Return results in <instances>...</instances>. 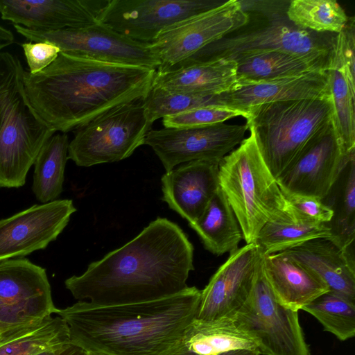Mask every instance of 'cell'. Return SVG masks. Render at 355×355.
I'll use <instances>...</instances> for the list:
<instances>
[{"label":"cell","mask_w":355,"mask_h":355,"mask_svg":"<svg viewBox=\"0 0 355 355\" xmlns=\"http://www.w3.org/2000/svg\"><path fill=\"white\" fill-rule=\"evenodd\" d=\"M194 270L193 246L166 218L150 222L124 245L91 263L64 285L74 298L108 305L138 303L177 294Z\"/></svg>","instance_id":"obj_1"},{"label":"cell","mask_w":355,"mask_h":355,"mask_svg":"<svg viewBox=\"0 0 355 355\" xmlns=\"http://www.w3.org/2000/svg\"><path fill=\"white\" fill-rule=\"evenodd\" d=\"M155 73L60 52L37 73L24 69V83L39 116L55 132L66 133L118 105L143 99Z\"/></svg>","instance_id":"obj_2"},{"label":"cell","mask_w":355,"mask_h":355,"mask_svg":"<svg viewBox=\"0 0 355 355\" xmlns=\"http://www.w3.org/2000/svg\"><path fill=\"white\" fill-rule=\"evenodd\" d=\"M201 290L188 286L155 300L101 305L78 301L54 313L67 324L70 343L98 355H162L196 318Z\"/></svg>","instance_id":"obj_3"},{"label":"cell","mask_w":355,"mask_h":355,"mask_svg":"<svg viewBox=\"0 0 355 355\" xmlns=\"http://www.w3.org/2000/svg\"><path fill=\"white\" fill-rule=\"evenodd\" d=\"M218 164L219 187L239 224L246 244L257 243L269 222L300 221L267 166L252 130Z\"/></svg>","instance_id":"obj_4"},{"label":"cell","mask_w":355,"mask_h":355,"mask_svg":"<svg viewBox=\"0 0 355 355\" xmlns=\"http://www.w3.org/2000/svg\"><path fill=\"white\" fill-rule=\"evenodd\" d=\"M24 71L17 56L0 51V187L24 186L40 150L55 132L32 106Z\"/></svg>","instance_id":"obj_5"},{"label":"cell","mask_w":355,"mask_h":355,"mask_svg":"<svg viewBox=\"0 0 355 355\" xmlns=\"http://www.w3.org/2000/svg\"><path fill=\"white\" fill-rule=\"evenodd\" d=\"M245 112V124L275 178L333 127L331 97L266 103Z\"/></svg>","instance_id":"obj_6"},{"label":"cell","mask_w":355,"mask_h":355,"mask_svg":"<svg viewBox=\"0 0 355 355\" xmlns=\"http://www.w3.org/2000/svg\"><path fill=\"white\" fill-rule=\"evenodd\" d=\"M141 100L118 105L76 129L69 143L68 159L89 167L132 155L145 144L153 125Z\"/></svg>","instance_id":"obj_7"},{"label":"cell","mask_w":355,"mask_h":355,"mask_svg":"<svg viewBox=\"0 0 355 355\" xmlns=\"http://www.w3.org/2000/svg\"><path fill=\"white\" fill-rule=\"evenodd\" d=\"M262 258L250 297L232 317L260 355H311L298 311L276 300L263 272Z\"/></svg>","instance_id":"obj_8"},{"label":"cell","mask_w":355,"mask_h":355,"mask_svg":"<svg viewBox=\"0 0 355 355\" xmlns=\"http://www.w3.org/2000/svg\"><path fill=\"white\" fill-rule=\"evenodd\" d=\"M55 309L44 268L26 259L0 261L1 335L31 329Z\"/></svg>","instance_id":"obj_9"},{"label":"cell","mask_w":355,"mask_h":355,"mask_svg":"<svg viewBox=\"0 0 355 355\" xmlns=\"http://www.w3.org/2000/svg\"><path fill=\"white\" fill-rule=\"evenodd\" d=\"M16 31L31 42H46L60 52L104 62L157 70L160 61L150 46L129 38L98 22L80 28L34 31L13 25Z\"/></svg>","instance_id":"obj_10"},{"label":"cell","mask_w":355,"mask_h":355,"mask_svg":"<svg viewBox=\"0 0 355 355\" xmlns=\"http://www.w3.org/2000/svg\"><path fill=\"white\" fill-rule=\"evenodd\" d=\"M275 51L301 58L327 71L330 43L318 39L309 31L281 22H273L258 29L225 37L204 47L173 67L179 68L193 63L233 56L245 51Z\"/></svg>","instance_id":"obj_11"},{"label":"cell","mask_w":355,"mask_h":355,"mask_svg":"<svg viewBox=\"0 0 355 355\" xmlns=\"http://www.w3.org/2000/svg\"><path fill=\"white\" fill-rule=\"evenodd\" d=\"M248 19L241 2L230 0L168 27L150 43L161 63L156 71L174 67L244 26Z\"/></svg>","instance_id":"obj_12"},{"label":"cell","mask_w":355,"mask_h":355,"mask_svg":"<svg viewBox=\"0 0 355 355\" xmlns=\"http://www.w3.org/2000/svg\"><path fill=\"white\" fill-rule=\"evenodd\" d=\"M245 125L225 123L191 128L150 130L145 144L154 150L166 172L191 161L220 163L245 139Z\"/></svg>","instance_id":"obj_13"},{"label":"cell","mask_w":355,"mask_h":355,"mask_svg":"<svg viewBox=\"0 0 355 355\" xmlns=\"http://www.w3.org/2000/svg\"><path fill=\"white\" fill-rule=\"evenodd\" d=\"M219 3L209 0H109L100 22L134 40L150 44L168 27Z\"/></svg>","instance_id":"obj_14"},{"label":"cell","mask_w":355,"mask_h":355,"mask_svg":"<svg viewBox=\"0 0 355 355\" xmlns=\"http://www.w3.org/2000/svg\"><path fill=\"white\" fill-rule=\"evenodd\" d=\"M262 255L257 243L231 252L201 290L196 319L211 320L232 316L251 294Z\"/></svg>","instance_id":"obj_15"},{"label":"cell","mask_w":355,"mask_h":355,"mask_svg":"<svg viewBox=\"0 0 355 355\" xmlns=\"http://www.w3.org/2000/svg\"><path fill=\"white\" fill-rule=\"evenodd\" d=\"M76 211L71 200H55L0 220V261L44 249L57 239Z\"/></svg>","instance_id":"obj_16"},{"label":"cell","mask_w":355,"mask_h":355,"mask_svg":"<svg viewBox=\"0 0 355 355\" xmlns=\"http://www.w3.org/2000/svg\"><path fill=\"white\" fill-rule=\"evenodd\" d=\"M354 158L355 153H344L332 127L276 180L285 194L309 196L323 200Z\"/></svg>","instance_id":"obj_17"},{"label":"cell","mask_w":355,"mask_h":355,"mask_svg":"<svg viewBox=\"0 0 355 355\" xmlns=\"http://www.w3.org/2000/svg\"><path fill=\"white\" fill-rule=\"evenodd\" d=\"M109 0H0L1 19L34 31L80 28L100 22Z\"/></svg>","instance_id":"obj_18"},{"label":"cell","mask_w":355,"mask_h":355,"mask_svg":"<svg viewBox=\"0 0 355 355\" xmlns=\"http://www.w3.org/2000/svg\"><path fill=\"white\" fill-rule=\"evenodd\" d=\"M355 37L344 31L330 42L327 68L333 128L345 153H355Z\"/></svg>","instance_id":"obj_19"},{"label":"cell","mask_w":355,"mask_h":355,"mask_svg":"<svg viewBox=\"0 0 355 355\" xmlns=\"http://www.w3.org/2000/svg\"><path fill=\"white\" fill-rule=\"evenodd\" d=\"M329 97L327 71L265 81L236 83L230 90L217 96L220 105L245 113L250 107L266 103Z\"/></svg>","instance_id":"obj_20"},{"label":"cell","mask_w":355,"mask_h":355,"mask_svg":"<svg viewBox=\"0 0 355 355\" xmlns=\"http://www.w3.org/2000/svg\"><path fill=\"white\" fill-rule=\"evenodd\" d=\"M218 164L210 161H191L162 175V200L189 224L202 215L218 189Z\"/></svg>","instance_id":"obj_21"},{"label":"cell","mask_w":355,"mask_h":355,"mask_svg":"<svg viewBox=\"0 0 355 355\" xmlns=\"http://www.w3.org/2000/svg\"><path fill=\"white\" fill-rule=\"evenodd\" d=\"M316 275L329 291L355 302L354 254L329 239H315L280 252Z\"/></svg>","instance_id":"obj_22"},{"label":"cell","mask_w":355,"mask_h":355,"mask_svg":"<svg viewBox=\"0 0 355 355\" xmlns=\"http://www.w3.org/2000/svg\"><path fill=\"white\" fill-rule=\"evenodd\" d=\"M262 270L276 300L293 311L302 310L329 291L327 286L312 272L282 252L263 253Z\"/></svg>","instance_id":"obj_23"},{"label":"cell","mask_w":355,"mask_h":355,"mask_svg":"<svg viewBox=\"0 0 355 355\" xmlns=\"http://www.w3.org/2000/svg\"><path fill=\"white\" fill-rule=\"evenodd\" d=\"M236 83L235 61L218 58L156 71L152 86L171 93L219 95L230 90Z\"/></svg>","instance_id":"obj_24"},{"label":"cell","mask_w":355,"mask_h":355,"mask_svg":"<svg viewBox=\"0 0 355 355\" xmlns=\"http://www.w3.org/2000/svg\"><path fill=\"white\" fill-rule=\"evenodd\" d=\"M178 344L196 355H221L237 350H256L254 342L235 323L233 318L211 320L195 319Z\"/></svg>","instance_id":"obj_25"},{"label":"cell","mask_w":355,"mask_h":355,"mask_svg":"<svg viewBox=\"0 0 355 355\" xmlns=\"http://www.w3.org/2000/svg\"><path fill=\"white\" fill-rule=\"evenodd\" d=\"M189 225L205 248L216 255L234 252L243 239L239 224L220 187L202 215Z\"/></svg>","instance_id":"obj_26"},{"label":"cell","mask_w":355,"mask_h":355,"mask_svg":"<svg viewBox=\"0 0 355 355\" xmlns=\"http://www.w3.org/2000/svg\"><path fill=\"white\" fill-rule=\"evenodd\" d=\"M236 64V83L265 81L326 71L295 55L275 51H250L233 56Z\"/></svg>","instance_id":"obj_27"},{"label":"cell","mask_w":355,"mask_h":355,"mask_svg":"<svg viewBox=\"0 0 355 355\" xmlns=\"http://www.w3.org/2000/svg\"><path fill=\"white\" fill-rule=\"evenodd\" d=\"M69 143L66 133L53 135L35 160L32 190L42 204L55 200L63 190Z\"/></svg>","instance_id":"obj_28"},{"label":"cell","mask_w":355,"mask_h":355,"mask_svg":"<svg viewBox=\"0 0 355 355\" xmlns=\"http://www.w3.org/2000/svg\"><path fill=\"white\" fill-rule=\"evenodd\" d=\"M70 343L69 329L60 316L12 336H0V355H35Z\"/></svg>","instance_id":"obj_29"},{"label":"cell","mask_w":355,"mask_h":355,"mask_svg":"<svg viewBox=\"0 0 355 355\" xmlns=\"http://www.w3.org/2000/svg\"><path fill=\"white\" fill-rule=\"evenodd\" d=\"M286 15L294 26L306 31L339 33L349 18L343 7L334 0H293Z\"/></svg>","instance_id":"obj_30"},{"label":"cell","mask_w":355,"mask_h":355,"mask_svg":"<svg viewBox=\"0 0 355 355\" xmlns=\"http://www.w3.org/2000/svg\"><path fill=\"white\" fill-rule=\"evenodd\" d=\"M332 239L327 224L305 220L295 223L269 222L261 230L257 240L265 254L278 253L315 239Z\"/></svg>","instance_id":"obj_31"},{"label":"cell","mask_w":355,"mask_h":355,"mask_svg":"<svg viewBox=\"0 0 355 355\" xmlns=\"http://www.w3.org/2000/svg\"><path fill=\"white\" fill-rule=\"evenodd\" d=\"M316 318L324 330L341 341L355 336V302L328 291L302 309Z\"/></svg>","instance_id":"obj_32"},{"label":"cell","mask_w":355,"mask_h":355,"mask_svg":"<svg viewBox=\"0 0 355 355\" xmlns=\"http://www.w3.org/2000/svg\"><path fill=\"white\" fill-rule=\"evenodd\" d=\"M338 210L328 225L332 240L341 249L350 251L355 239V158L349 163Z\"/></svg>","instance_id":"obj_33"},{"label":"cell","mask_w":355,"mask_h":355,"mask_svg":"<svg viewBox=\"0 0 355 355\" xmlns=\"http://www.w3.org/2000/svg\"><path fill=\"white\" fill-rule=\"evenodd\" d=\"M247 115L240 110L223 105H210L164 117L162 123L164 128L200 127L224 123L239 116L245 119Z\"/></svg>","instance_id":"obj_34"},{"label":"cell","mask_w":355,"mask_h":355,"mask_svg":"<svg viewBox=\"0 0 355 355\" xmlns=\"http://www.w3.org/2000/svg\"><path fill=\"white\" fill-rule=\"evenodd\" d=\"M285 196L299 220L328 224L334 217V209L320 198L296 194Z\"/></svg>","instance_id":"obj_35"},{"label":"cell","mask_w":355,"mask_h":355,"mask_svg":"<svg viewBox=\"0 0 355 355\" xmlns=\"http://www.w3.org/2000/svg\"><path fill=\"white\" fill-rule=\"evenodd\" d=\"M24 55L32 74L37 73L49 66L58 57L60 49L46 42H27L21 44Z\"/></svg>","instance_id":"obj_36"},{"label":"cell","mask_w":355,"mask_h":355,"mask_svg":"<svg viewBox=\"0 0 355 355\" xmlns=\"http://www.w3.org/2000/svg\"><path fill=\"white\" fill-rule=\"evenodd\" d=\"M162 355H196L180 346L178 343ZM221 355H260L256 350H237Z\"/></svg>","instance_id":"obj_37"},{"label":"cell","mask_w":355,"mask_h":355,"mask_svg":"<svg viewBox=\"0 0 355 355\" xmlns=\"http://www.w3.org/2000/svg\"><path fill=\"white\" fill-rule=\"evenodd\" d=\"M15 41L12 33L0 24V51L11 45Z\"/></svg>","instance_id":"obj_38"},{"label":"cell","mask_w":355,"mask_h":355,"mask_svg":"<svg viewBox=\"0 0 355 355\" xmlns=\"http://www.w3.org/2000/svg\"><path fill=\"white\" fill-rule=\"evenodd\" d=\"M58 355H87V352L70 343L62 348Z\"/></svg>","instance_id":"obj_39"},{"label":"cell","mask_w":355,"mask_h":355,"mask_svg":"<svg viewBox=\"0 0 355 355\" xmlns=\"http://www.w3.org/2000/svg\"><path fill=\"white\" fill-rule=\"evenodd\" d=\"M62 347L59 348V349H50V350L44 351V352H40L39 354H37L35 355H58L59 352H60V350L62 349Z\"/></svg>","instance_id":"obj_40"},{"label":"cell","mask_w":355,"mask_h":355,"mask_svg":"<svg viewBox=\"0 0 355 355\" xmlns=\"http://www.w3.org/2000/svg\"><path fill=\"white\" fill-rule=\"evenodd\" d=\"M87 355H98V354L87 352Z\"/></svg>","instance_id":"obj_41"},{"label":"cell","mask_w":355,"mask_h":355,"mask_svg":"<svg viewBox=\"0 0 355 355\" xmlns=\"http://www.w3.org/2000/svg\"><path fill=\"white\" fill-rule=\"evenodd\" d=\"M0 335H1V332H0Z\"/></svg>","instance_id":"obj_42"}]
</instances>
